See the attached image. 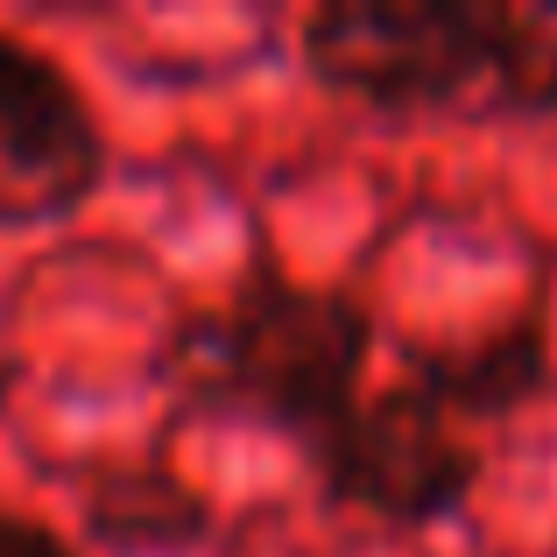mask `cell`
<instances>
[{
	"label": "cell",
	"mask_w": 557,
	"mask_h": 557,
	"mask_svg": "<svg viewBox=\"0 0 557 557\" xmlns=\"http://www.w3.org/2000/svg\"><path fill=\"white\" fill-rule=\"evenodd\" d=\"M550 374V332L544 311H530L522 325H502L473 346H409V381L445 409L451 423H487L522 409Z\"/></svg>",
	"instance_id": "5"
},
{
	"label": "cell",
	"mask_w": 557,
	"mask_h": 557,
	"mask_svg": "<svg viewBox=\"0 0 557 557\" xmlns=\"http://www.w3.org/2000/svg\"><path fill=\"white\" fill-rule=\"evenodd\" d=\"M318 480L339 508H368L381 522H445L480 487V451L417 381L360 395V409L318 451Z\"/></svg>",
	"instance_id": "3"
},
{
	"label": "cell",
	"mask_w": 557,
	"mask_h": 557,
	"mask_svg": "<svg viewBox=\"0 0 557 557\" xmlns=\"http://www.w3.org/2000/svg\"><path fill=\"white\" fill-rule=\"evenodd\" d=\"M368 354L374 318L360 297L255 269L226 304L190 311L163 339V381L177 403L289 431L318 459L360 409Z\"/></svg>",
	"instance_id": "2"
},
{
	"label": "cell",
	"mask_w": 557,
	"mask_h": 557,
	"mask_svg": "<svg viewBox=\"0 0 557 557\" xmlns=\"http://www.w3.org/2000/svg\"><path fill=\"white\" fill-rule=\"evenodd\" d=\"M14 381H22V368H14V360H0V409H8V395H14Z\"/></svg>",
	"instance_id": "8"
},
{
	"label": "cell",
	"mask_w": 557,
	"mask_h": 557,
	"mask_svg": "<svg viewBox=\"0 0 557 557\" xmlns=\"http://www.w3.org/2000/svg\"><path fill=\"white\" fill-rule=\"evenodd\" d=\"M304 71L395 121H544L557 0H332L304 22Z\"/></svg>",
	"instance_id": "1"
},
{
	"label": "cell",
	"mask_w": 557,
	"mask_h": 557,
	"mask_svg": "<svg viewBox=\"0 0 557 557\" xmlns=\"http://www.w3.org/2000/svg\"><path fill=\"white\" fill-rule=\"evenodd\" d=\"M0 557H78V550H71L64 536L50 530V522L8 516V508H0Z\"/></svg>",
	"instance_id": "7"
},
{
	"label": "cell",
	"mask_w": 557,
	"mask_h": 557,
	"mask_svg": "<svg viewBox=\"0 0 557 557\" xmlns=\"http://www.w3.org/2000/svg\"><path fill=\"white\" fill-rule=\"evenodd\" d=\"M205 502L184 487V480H170V473H113L107 487L92 494V530L107 536L113 550H135V557H149V550H184V544H198L205 536Z\"/></svg>",
	"instance_id": "6"
},
{
	"label": "cell",
	"mask_w": 557,
	"mask_h": 557,
	"mask_svg": "<svg viewBox=\"0 0 557 557\" xmlns=\"http://www.w3.org/2000/svg\"><path fill=\"white\" fill-rule=\"evenodd\" d=\"M99 177H107V135L85 92L42 50L0 36V226H57L92 198Z\"/></svg>",
	"instance_id": "4"
}]
</instances>
